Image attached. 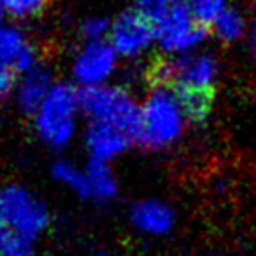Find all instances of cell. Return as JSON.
<instances>
[{
	"label": "cell",
	"mask_w": 256,
	"mask_h": 256,
	"mask_svg": "<svg viewBox=\"0 0 256 256\" xmlns=\"http://www.w3.org/2000/svg\"><path fill=\"white\" fill-rule=\"evenodd\" d=\"M79 104L93 123L114 126L132 139L140 136L142 112L123 90L90 86L79 93Z\"/></svg>",
	"instance_id": "cell-1"
},
{
	"label": "cell",
	"mask_w": 256,
	"mask_h": 256,
	"mask_svg": "<svg viewBox=\"0 0 256 256\" xmlns=\"http://www.w3.org/2000/svg\"><path fill=\"white\" fill-rule=\"evenodd\" d=\"M184 110L179 100L167 88H154L146 102L140 124V142L150 148H162L176 140L182 132Z\"/></svg>",
	"instance_id": "cell-2"
},
{
	"label": "cell",
	"mask_w": 256,
	"mask_h": 256,
	"mask_svg": "<svg viewBox=\"0 0 256 256\" xmlns=\"http://www.w3.org/2000/svg\"><path fill=\"white\" fill-rule=\"evenodd\" d=\"M148 14L153 22L154 39L168 51L188 50L206 37L207 26L196 22L190 6L182 2L156 9Z\"/></svg>",
	"instance_id": "cell-3"
},
{
	"label": "cell",
	"mask_w": 256,
	"mask_h": 256,
	"mask_svg": "<svg viewBox=\"0 0 256 256\" xmlns=\"http://www.w3.org/2000/svg\"><path fill=\"white\" fill-rule=\"evenodd\" d=\"M79 98L70 86H53L37 110V130L51 146H65L74 134Z\"/></svg>",
	"instance_id": "cell-4"
},
{
	"label": "cell",
	"mask_w": 256,
	"mask_h": 256,
	"mask_svg": "<svg viewBox=\"0 0 256 256\" xmlns=\"http://www.w3.org/2000/svg\"><path fill=\"white\" fill-rule=\"evenodd\" d=\"M154 39V28L150 14L142 9H128L114 22L110 40L116 53L134 56L144 51Z\"/></svg>",
	"instance_id": "cell-5"
},
{
	"label": "cell",
	"mask_w": 256,
	"mask_h": 256,
	"mask_svg": "<svg viewBox=\"0 0 256 256\" xmlns=\"http://www.w3.org/2000/svg\"><path fill=\"white\" fill-rule=\"evenodd\" d=\"M8 206V224L14 228L20 240L34 238L48 223L44 207L20 188H9L4 192Z\"/></svg>",
	"instance_id": "cell-6"
},
{
	"label": "cell",
	"mask_w": 256,
	"mask_h": 256,
	"mask_svg": "<svg viewBox=\"0 0 256 256\" xmlns=\"http://www.w3.org/2000/svg\"><path fill=\"white\" fill-rule=\"evenodd\" d=\"M116 64V51L112 46L104 42H92L82 50L74 65V74L81 84L86 88L98 86L104 79L109 78Z\"/></svg>",
	"instance_id": "cell-7"
},
{
	"label": "cell",
	"mask_w": 256,
	"mask_h": 256,
	"mask_svg": "<svg viewBox=\"0 0 256 256\" xmlns=\"http://www.w3.org/2000/svg\"><path fill=\"white\" fill-rule=\"evenodd\" d=\"M34 67V51L16 30L0 28V68L28 72Z\"/></svg>",
	"instance_id": "cell-8"
},
{
	"label": "cell",
	"mask_w": 256,
	"mask_h": 256,
	"mask_svg": "<svg viewBox=\"0 0 256 256\" xmlns=\"http://www.w3.org/2000/svg\"><path fill=\"white\" fill-rule=\"evenodd\" d=\"M130 140H132V137L118 130V128L98 123H93L88 134L90 151H92L93 158L98 162L116 156L130 144Z\"/></svg>",
	"instance_id": "cell-9"
},
{
	"label": "cell",
	"mask_w": 256,
	"mask_h": 256,
	"mask_svg": "<svg viewBox=\"0 0 256 256\" xmlns=\"http://www.w3.org/2000/svg\"><path fill=\"white\" fill-rule=\"evenodd\" d=\"M134 223L144 232H150V234H165V232L170 230L172 216L170 209L165 207L160 202H142L137 204L134 207Z\"/></svg>",
	"instance_id": "cell-10"
},
{
	"label": "cell",
	"mask_w": 256,
	"mask_h": 256,
	"mask_svg": "<svg viewBox=\"0 0 256 256\" xmlns=\"http://www.w3.org/2000/svg\"><path fill=\"white\" fill-rule=\"evenodd\" d=\"M50 76L44 70H32L23 81L20 90V106L26 112L39 110L40 104L50 93Z\"/></svg>",
	"instance_id": "cell-11"
},
{
	"label": "cell",
	"mask_w": 256,
	"mask_h": 256,
	"mask_svg": "<svg viewBox=\"0 0 256 256\" xmlns=\"http://www.w3.org/2000/svg\"><path fill=\"white\" fill-rule=\"evenodd\" d=\"M88 181L90 195L98 196V198H110L116 193V182H114L110 172L106 168L104 162L93 160L90 165V174L86 176Z\"/></svg>",
	"instance_id": "cell-12"
},
{
	"label": "cell",
	"mask_w": 256,
	"mask_h": 256,
	"mask_svg": "<svg viewBox=\"0 0 256 256\" xmlns=\"http://www.w3.org/2000/svg\"><path fill=\"white\" fill-rule=\"evenodd\" d=\"M214 26H216L218 36L223 40H226V42H230V40H235L242 36V32H244V20L234 9H224L220 18L214 22Z\"/></svg>",
	"instance_id": "cell-13"
},
{
	"label": "cell",
	"mask_w": 256,
	"mask_h": 256,
	"mask_svg": "<svg viewBox=\"0 0 256 256\" xmlns=\"http://www.w3.org/2000/svg\"><path fill=\"white\" fill-rule=\"evenodd\" d=\"M190 9L204 26L214 23L226 9V0H190Z\"/></svg>",
	"instance_id": "cell-14"
},
{
	"label": "cell",
	"mask_w": 256,
	"mask_h": 256,
	"mask_svg": "<svg viewBox=\"0 0 256 256\" xmlns=\"http://www.w3.org/2000/svg\"><path fill=\"white\" fill-rule=\"evenodd\" d=\"M0 4L9 14L16 18H28V16H37L44 11L48 0H0Z\"/></svg>",
	"instance_id": "cell-15"
},
{
	"label": "cell",
	"mask_w": 256,
	"mask_h": 256,
	"mask_svg": "<svg viewBox=\"0 0 256 256\" xmlns=\"http://www.w3.org/2000/svg\"><path fill=\"white\" fill-rule=\"evenodd\" d=\"M54 176L60 179L62 182H65L67 186L74 188L78 193L81 195H90L88 190V181H86V176H82L81 172H78L76 168H72L70 165L67 164H58L54 167Z\"/></svg>",
	"instance_id": "cell-16"
},
{
	"label": "cell",
	"mask_w": 256,
	"mask_h": 256,
	"mask_svg": "<svg viewBox=\"0 0 256 256\" xmlns=\"http://www.w3.org/2000/svg\"><path fill=\"white\" fill-rule=\"evenodd\" d=\"M84 36L88 37L92 42H98L100 37L107 32V23L104 20H98V18H92L84 23V28H82Z\"/></svg>",
	"instance_id": "cell-17"
},
{
	"label": "cell",
	"mask_w": 256,
	"mask_h": 256,
	"mask_svg": "<svg viewBox=\"0 0 256 256\" xmlns=\"http://www.w3.org/2000/svg\"><path fill=\"white\" fill-rule=\"evenodd\" d=\"M181 0H140V9L146 12H153L156 9L167 8V6L178 4Z\"/></svg>",
	"instance_id": "cell-18"
},
{
	"label": "cell",
	"mask_w": 256,
	"mask_h": 256,
	"mask_svg": "<svg viewBox=\"0 0 256 256\" xmlns=\"http://www.w3.org/2000/svg\"><path fill=\"white\" fill-rule=\"evenodd\" d=\"M12 82H14V78H12L11 70H4L0 68V98L6 96L12 88Z\"/></svg>",
	"instance_id": "cell-19"
},
{
	"label": "cell",
	"mask_w": 256,
	"mask_h": 256,
	"mask_svg": "<svg viewBox=\"0 0 256 256\" xmlns=\"http://www.w3.org/2000/svg\"><path fill=\"white\" fill-rule=\"evenodd\" d=\"M8 226V206H6L4 192H0V230Z\"/></svg>",
	"instance_id": "cell-20"
},
{
	"label": "cell",
	"mask_w": 256,
	"mask_h": 256,
	"mask_svg": "<svg viewBox=\"0 0 256 256\" xmlns=\"http://www.w3.org/2000/svg\"><path fill=\"white\" fill-rule=\"evenodd\" d=\"M4 256H32L28 251H26L25 248H22V246H18V248H14V249H11L9 252H6Z\"/></svg>",
	"instance_id": "cell-21"
},
{
	"label": "cell",
	"mask_w": 256,
	"mask_h": 256,
	"mask_svg": "<svg viewBox=\"0 0 256 256\" xmlns=\"http://www.w3.org/2000/svg\"><path fill=\"white\" fill-rule=\"evenodd\" d=\"M251 46H252V51H254V54H256V28H254L252 37H251Z\"/></svg>",
	"instance_id": "cell-22"
},
{
	"label": "cell",
	"mask_w": 256,
	"mask_h": 256,
	"mask_svg": "<svg viewBox=\"0 0 256 256\" xmlns=\"http://www.w3.org/2000/svg\"><path fill=\"white\" fill-rule=\"evenodd\" d=\"M4 11H6V9H4V6L0 4V22H2V16H4Z\"/></svg>",
	"instance_id": "cell-23"
},
{
	"label": "cell",
	"mask_w": 256,
	"mask_h": 256,
	"mask_svg": "<svg viewBox=\"0 0 256 256\" xmlns=\"http://www.w3.org/2000/svg\"><path fill=\"white\" fill-rule=\"evenodd\" d=\"M100 256H109V254H100Z\"/></svg>",
	"instance_id": "cell-24"
}]
</instances>
